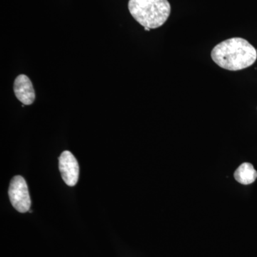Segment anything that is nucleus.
<instances>
[{"instance_id":"1","label":"nucleus","mask_w":257,"mask_h":257,"mask_svg":"<svg viewBox=\"0 0 257 257\" xmlns=\"http://www.w3.org/2000/svg\"><path fill=\"white\" fill-rule=\"evenodd\" d=\"M211 57L221 68L239 71L256 62L257 51L247 40L234 37L216 45L211 50Z\"/></svg>"},{"instance_id":"2","label":"nucleus","mask_w":257,"mask_h":257,"mask_svg":"<svg viewBox=\"0 0 257 257\" xmlns=\"http://www.w3.org/2000/svg\"><path fill=\"white\" fill-rule=\"evenodd\" d=\"M130 14L144 28H160L168 20L171 5L168 0H130Z\"/></svg>"},{"instance_id":"3","label":"nucleus","mask_w":257,"mask_h":257,"mask_svg":"<svg viewBox=\"0 0 257 257\" xmlns=\"http://www.w3.org/2000/svg\"><path fill=\"white\" fill-rule=\"evenodd\" d=\"M10 200L13 207L20 213L30 211L31 199L29 193L26 181L21 176H15L10 182L9 191Z\"/></svg>"},{"instance_id":"4","label":"nucleus","mask_w":257,"mask_h":257,"mask_svg":"<svg viewBox=\"0 0 257 257\" xmlns=\"http://www.w3.org/2000/svg\"><path fill=\"white\" fill-rule=\"evenodd\" d=\"M59 169L64 182L74 187L78 182L79 167L77 159L69 151H64L59 158Z\"/></svg>"},{"instance_id":"5","label":"nucleus","mask_w":257,"mask_h":257,"mask_svg":"<svg viewBox=\"0 0 257 257\" xmlns=\"http://www.w3.org/2000/svg\"><path fill=\"white\" fill-rule=\"evenodd\" d=\"M14 92L19 101L25 105L33 104L35 92L30 78L25 74H20L15 79Z\"/></svg>"},{"instance_id":"6","label":"nucleus","mask_w":257,"mask_h":257,"mask_svg":"<svg viewBox=\"0 0 257 257\" xmlns=\"http://www.w3.org/2000/svg\"><path fill=\"white\" fill-rule=\"evenodd\" d=\"M234 178L240 184H252L257 178V172L250 163H243L235 171Z\"/></svg>"},{"instance_id":"7","label":"nucleus","mask_w":257,"mask_h":257,"mask_svg":"<svg viewBox=\"0 0 257 257\" xmlns=\"http://www.w3.org/2000/svg\"><path fill=\"white\" fill-rule=\"evenodd\" d=\"M145 31H150V29L145 28Z\"/></svg>"}]
</instances>
